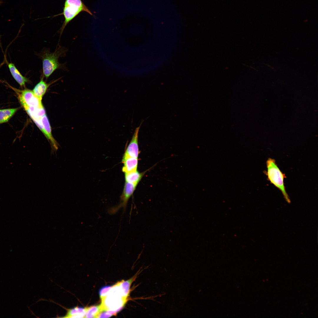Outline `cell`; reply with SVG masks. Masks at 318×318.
<instances>
[{
  "instance_id": "14",
  "label": "cell",
  "mask_w": 318,
  "mask_h": 318,
  "mask_svg": "<svg viewBox=\"0 0 318 318\" xmlns=\"http://www.w3.org/2000/svg\"><path fill=\"white\" fill-rule=\"evenodd\" d=\"M18 109L15 108L0 110V123L7 122Z\"/></svg>"
},
{
  "instance_id": "6",
  "label": "cell",
  "mask_w": 318,
  "mask_h": 318,
  "mask_svg": "<svg viewBox=\"0 0 318 318\" xmlns=\"http://www.w3.org/2000/svg\"><path fill=\"white\" fill-rule=\"evenodd\" d=\"M137 184L125 182L122 194L120 196L119 203L114 207L109 208L108 213L111 214L116 213L120 209L122 208L125 211L126 208L128 201L132 195Z\"/></svg>"
},
{
  "instance_id": "10",
  "label": "cell",
  "mask_w": 318,
  "mask_h": 318,
  "mask_svg": "<svg viewBox=\"0 0 318 318\" xmlns=\"http://www.w3.org/2000/svg\"><path fill=\"white\" fill-rule=\"evenodd\" d=\"M8 66L12 76L21 86H24L26 83L29 82V79L23 76L18 71L14 64L12 63H9Z\"/></svg>"
},
{
  "instance_id": "8",
  "label": "cell",
  "mask_w": 318,
  "mask_h": 318,
  "mask_svg": "<svg viewBox=\"0 0 318 318\" xmlns=\"http://www.w3.org/2000/svg\"><path fill=\"white\" fill-rule=\"evenodd\" d=\"M141 124L137 127L132 139L128 145L123 157H131L138 158L139 153L138 145V135Z\"/></svg>"
},
{
  "instance_id": "17",
  "label": "cell",
  "mask_w": 318,
  "mask_h": 318,
  "mask_svg": "<svg viewBox=\"0 0 318 318\" xmlns=\"http://www.w3.org/2000/svg\"><path fill=\"white\" fill-rule=\"evenodd\" d=\"M112 286H106L102 288L99 292L101 299L105 297L108 293Z\"/></svg>"
},
{
  "instance_id": "2",
  "label": "cell",
  "mask_w": 318,
  "mask_h": 318,
  "mask_svg": "<svg viewBox=\"0 0 318 318\" xmlns=\"http://www.w3.org/2000/svg\"><path fill=\"white\" fill-rule=\"evenodd\" d=\"M101 299V311H110L116 314L125 305L127 300L123 296L118 282L112 286L108 294Z\"/></svg>"
},
{
  "instance_id": "5",
  "label": "cell",
  "mask_w": 318,
  "mask_h": 318,
  "mask_svg": "<svg viewBox=\"0 0 318 318\" xmlns=\"http://www.w3.org/2000/svg\"><path fill=\"white\" fill-rule=\"evenodd\" d=\"M36 124L49 142L51 147V153H56L59 144L52 135L51 127L46 114L39 118Z\"/></svg>"
},
{
  "instance_id": "12",
  "label": "cell",
  "mask_w": 318,
  "mask_h": 318,
  "mask_svg": "<svg viewBox=\"0 0 318 318\" xmlns=\"http://www.w3.org/2000/svg\"><path fill=\"white\" fill-rule=\"evenodd\" d=\"M86 313V308L77 307L73 308L67 309V312L64 318H83L85 317Z\"/></svg>"
},
{
  "instance_id": "15",
  "label": "cell",
  "mask_w": 318,
  "mask_h": 318,
  "mask_svg": "<svg viewBox=\"0 0 318 318\" xmlns=\"http://www.w3.org/2000/svg\"><path fill=\"white\" fill-rule=\"evenodd\" d=\"M142 174L137 171L125 173L126 182L138 184L141 178Z\"/></svg>"
},
{
  "instance_id": "9",
  "label": "cell",
  "mask_w": 318,
  "mask_h": 318,
  "mask_svg": "<svg viewBox=\"0 0 318 318\" xmlns=\"http://www.w3.org/2000/svg\"><path fill=\"white\" fill-rule=\"evenodd\" d=\"M122 162L124 164L122 171L125 173L137 170L138 158L131 157H123Z\"/></svg>"
},
{
  "instance_id": "3",
  "label": "cell",
  "mask_w": 318,
  "mask_h": 318,
  "mask_svg": "<svg viewBox=\"0 0 318 318\" xmlns=\"http://www.w3.org/2000/svg\"><path fill=\"white\" fill-rule=\"evenodd\" d=\"M82 11H85L93 15L92 13L82 0H65L62 12L55 16L63 15L64 16V21L59 31L60 36L67 25Z\"/></svg>"
},
{
  "instance_id": "4",
  "label": "cell",
  "mask_w": 318,
  "mask_h": 318,
  "mask_svg": "<svg viewBox=\"0 0 318 318\" xmlns=\"http://www.w3.org/2000/svg\"><path fill=\"white\" fill-rule=\"evenodd\" d=\"M266 166L267 171L266 174L268 180L281 191L287 202L290 203L291 201L286 192L284 183L285 175L281 171L274 159L268 158L266 161Z\"/></svg>"
},
{
  "instance_id": "1",
  "label": "cell",
  "mask_w": 318,
  "mask_h": 318,
  "mask_svg": "<svg viewBox=\"0 0 318 318\" xmlns=\"http://www.w3.org/2000/svg\"><path fill=\"white\" fill-rule=\"evenodd\" d=\"M67 51L66 47L59 45L53 52H50L49 49L44 48L38 53L37 55L42 62L43 77L47 79L57 69L66 70L65 64L60 63L58 59L65 56Z\"/></svg>"
},
{
  "instance_id": "13",
  "label": "cell",
  "mask_w": 318,
  "mask_h": 318,
  "mask_svg": "<svg viewBox=\"0 0 318 318\" xmlns=\"http://www.w3.org/2000/svg\"><path fill=\"white\" fill-rule=\"evenodd\" d=\"M137 275H135L133 278L127 281L122 280L119 282V286L123 296L126 299L129 294L130 285L133 281L136 278Z\"/></svg>"
},
{
  "instance_id": "16",
  "label": "cell",
  "mask_w": 318,
  "mask_h": 318,
  "mask_svg": "<svg viewBox=\"0 0 318 318\" xmlns=\"http://www.w3.org/2000/svg\"><path fill=\"white\" fill-rule=\"evenodd\" d=\"M85 318H96L101 311L100 305L86 307Z\"/></svg>"
},
{
  "instance_id": "7",
  "label": "cell",
  "mask_w": 318,
  "mask_h": 318,
  "mask_svg": "<svg viewBox=\"0 0 318 318\" xmlns=\"http://www.w3.org/2000/svg\"><path fill=\"white\" fill-rule=\"evenodd\" d=\"M19 98L24 109L43 106L41 100L35 95L32 91L30 90L26 89L21 91Z\"/></svg>"
},
{
  "instance_id": "11",
  "label": "cell",
  "mask_w": 318,
  "mask_h": 318,
  "mask_svg": "<svg viewBox=\"0 0 318 318\" xmlns=\"http://www.w3.org/2000/svg\"><path fill=\"white\" fill-rule=\"evenodd\" d=\"M50 84L46 83L43 80V77L40 81L35 85L33 92L35 95L42 100V98L46 93Z\"/></svg>"
}]
</instances>
